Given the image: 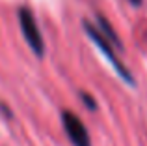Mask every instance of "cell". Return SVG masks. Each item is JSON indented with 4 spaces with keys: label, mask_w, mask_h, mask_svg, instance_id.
<instances>
[{
    "label": "cell",
    "mask_w": 147,
    "mask_h": 146,
    "mask_svg": "<svg viewBox=\"0 0 147 146\" xmlns=\"http://www.w3.org/2000/svg\"><path fill=\"white\" fill-rule=\"evenodd\" d=\"M82 98H84V101H86V107H88V109H95V101H93V98H88L86 94H82Z\"/></svg>",
    "instance_id": "5b68a950"
},
{
    "label": "cell",
    "mask_w": 147,
    "mask_h": 146,
    "mask_svg": "<svg viewBox=\"0 0 147 146\" xmlns=\"http://www.w3.org/2000/svg\"><path fill=\"white\" fill-rule=\"evenodd\" d=\"M61 126H63L69 141L75 146H91L90 133H88L84 122L76 114H73L71 111H63L61 113Z\"/></svg>",
    "instance_id": "3957f363"
},
{
    "label": "cell",
    "mask_w": 147,
    "mask_h": 146,
    "mask_svg": "<svg viewBox=\"0 0 147 146\" xmlns=\"http://www.w3.org/2000/svg\"><path fill=\"white\" fill-rule=\"evenodd\" d=\"M19 26H21V32L24 36L26 43L30 45V49L41 58L45 55V40L41 36V30L37 26L36 17H34V13L28 8H21L19 10Z\"/></svg>",
    "instance_id": "7a4b0ae2"
},
{
    "label": "cell",
    "mask_w": 147,
    "mask_h": 146,
    "mask_svg": "<svg viewBox=\"0 0 147 146\" xmlns=\"http://www.w3.org/2000/svg\"><path fill=\"white\" fill-rule=\"evenodd\" d=\"M84 30H86V34L91 38V41H93L95 45H97V49L100 53H102L104 56H106V60L112 64V68H114L115 71H117V75L121 77L123 81H125L127 84H130V86H134L136 84V81H134V77L130 75V71L125 68V64L121 62V60H117V56H115V53H114V49H112V43L106 40V38L100 34V30L97 28V26H93V25H90L88 21H84Z\"/></svg>",
    "instance_id": "6da1fadb"
},
{
    "label": "cell",
    "mask_w": 147,
    "mask_h": 146,
    "mask_svg": "<svg viewBox=\"0 0 147 146\" xmlns=\"http://www.w3.org/2000/svg\"><path fill=\"white\" fill-rule=\"evenodd\" d=\"M97 23H99V30H100V34H102V36L106 38V40L110 41L112 45H115L117 49H123L121 40L117 38V34H115V30L112 28V25H110V23H108L104 17H100V15H97Z\"/></svg>",
    "instance_id": "277c9868"
},
{
    "label": "cell",
    "mask_w": 147,
    "mask_h": 146,
    "mask_svg": "<svg viewBox=\"0 0 147 146\" xmlns=\"http://www.w3.org/2000/svg\"><path fill=\"white\" fill-rule=\"evenodd\" d=\"M130 2H132V4H140L142 0H130Z\"/></svg>",
    "instance_id": "8992f818"
}]
</instances>
